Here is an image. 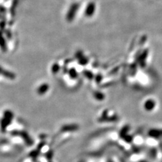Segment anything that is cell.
<instances>
[{
    "instance_id": "6da1fadb",
    "label": "cell",
    "mask_w": 162,
    "mask_h": 162,
    "mask_svg": "<svg viewBox=\"0 0 162 162\" xmlns=\"http://www.w3.org/2000/svg\"><path fill=\"white\" fill-rule=\"evenodd\" d=\"M78 9V3L72 4V6H71L70 8V10H69L68 15H67V18H68V19L69 20H72L73 18H74L75 14H76Z\"/></svg>"
},
{
    "instance_id": "7a4b0ae2",
    "label": "cell",
    "mask_w": 162,
    "mask_h": 162,
    "mask_svg": "<svg viewBox=\"0 0 162 162\" xmlns=\"http://www.w3.org/2000/svg\"><path fill=\"white\" fill-rule=\"evenodd\" d=\"M95 10V3H90L88 5H87L86 10H85V14H86V16H90L91 15H93V13H94Z\"/></svg>"
}]
</instances>
